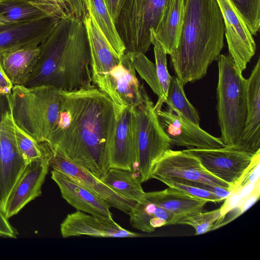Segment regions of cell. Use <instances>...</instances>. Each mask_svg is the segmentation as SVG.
Instances as JSON below:
<instances>
[{
    "label": "cell",
    "mask_w": 260,
    "mask_h": 260,
    "mask_svg": "<svg viewBox=\"0 0 260 260\" xmlns=\"http://www.w3.org/2000/svg\"><path fill=\"white\" fill-rule=\"evenodd\" d=\"M60 113L49 148L98 178L110 168L116 104L96 87L61 91Z\"/></svg>",
    "instance_id": "1"
},
{
    "label": "cell",
    "mask_w": 260,
    "mask_h": 260,
    "mask_svg": "<svg viewBox=\"0 0 260 260\" xmlns=\"http://www.w3.org/2000/svg\"><path fill=\"white\" fill-rule=\"evenodd\" d=\"M40 48L37 66L24 86H51L67 91L96 87L83 20L60 19Z\"/></svg>",
    "instance_id": "2"
},
{
    "label": "cell",
    "mask_w": 260,
    "mask_h": 260,
    "mask_svg": "<svg viewBox=\"0 0 260 260\" xmlns=\"http://www.w3.org/2000/svg\"><path fill=\"white\" fill-rule=\"evenodd\" d=\"M224 25L216 0H184V16L177 47L170 55L182 84L203 78L224 47Z\"/></svg>",
    "instance_id": "3"
},
{
    "label": "cell",
    "mask_w": 260,
    "mask_h": 260,
    "mask_svg": "<svg viewBox=\"0 0 260 260\" xmlns=\"http://www.w3.org/2000/svg\"><path fill=\"white\" fill-rule=\"evenodd\" d=\"M61 91L47 85H14L6 97L15 124L38 142L49 143L60 113Z\"/></svg>",
    "instance_id": "4"
},
{
    "label": "cell",
    "mask_w": 260,
    "mask_h": 260,
    "mask_svg": "<svg viewBox=\"0 0 260 260\" xmlns=\"http://www.w3.org/2000/svg\"><path fill=\"white\" fill-rule=\"evenodd\" d=\"M216 89L220 137L225 146H235L243 131L247 113V79L228 55L218 59Z\"/></svg>",
    "instance_id": "5"
},
{
    "label": "cell",
    "mask_w": 260,
    "mask_h": 260,
    "mask_svg": "<svg viewBox=\"0 0 260 260\" xmlns=\"http://www.w3.org/2000/svg\"><path fill=\"white\" fill-rule=\"evenodd\" d=\"M171 0H125L114 22L125 52L145 54L151 44V29L155 30Z\"/></svg>",
    "instance_id": "6"
},
{
    "label": "cell",
    "mask_w": 260,
    "mask_h": 260,
    "mask_svg": "<svg viewBox=\"0 0 260 260\" xmlns=\"http://www.w3.org/2000/svg\"><path fill=\"white\" fill-rule=\"evenodd\" d=\"M134 108L136 117V173L143 183L151 179L154 165L170 149L171 144L161 128L154 105L147 92L142 103Z\"/></svg>",
    "instance_id": "7"
},
{
    "label": "cell",
    "mask_w": 260,
    "mask_h": 260,
    "mask_svg": "<svg viewBox=\"0 0 260 260\" xmlns=\"http://www.w3.org/2000/svg\"><path fill=\"white\" fill-rule=\"evenodd\" d=\"M26 166L17 146L15 123L9 110L0 118V209L3 213L7 199Z\"/></svg>",
    "instance_id": "8"
},
{
    "label": "cell",
    "mask_w": 260,
    "mask_h": 260,
    "mask_svg": "<svg viewBox=\"0 0 260 260\" xmlns=\"http://www.w3.org/2000/svg\"><path fill=\"white\" fill-rule=\"evenodd\" d=\"M116 119L109 145L110 168L136 172V117L134 108L116 104Z\"/></svg>",
    "instance_id": "9"
},
{
    "label": "cell",
    "mask_w": 260,
    "mask_h": 260,
    "mask_svg": "<svg viewBox=\"0 0 260 260\" xmlns=\"http://www.w3.org/2000/svg\"><path fill=\"white\" fill-rule=\"evenodd\" d=\"M151 178L184 179L233 189L230 184L208 172L196 156L184 150L167 151L154 165Z\"/></svg>",
    "instance_id": "10"
},
{
    "label": "cell",
    "mask_w": 260,
    "mask_h": 260,
    "mask_svg": "<svg viewBox=\"0 0 260 260\" xmlns=\"http://www.w3.org/2000/svg\"><path fill=\"white\" fill-rule=\"evenodd\" d=\"M184 150L196 156L208 172L232 188L253 155L233 146L216 149L191 148Z\"/></svg>",
    "instance_id": "11"
},
{
    "label": "cell",
    "mask_w": 260,
    "mask_h": 260,
    "mask_svg": "<svg viewBox=\"0 0 260 260\" xmlns=\"http://www.w3.org/2000/svg\"><path fill=\"white\" fill-rule=\"evenodd\" d=\"M83 21L90 51L92 82L108 95L110 73L122 56L120 57L111 46L91 14L88 13Z\"/></svg>",
    "instance_id": "12"
},
{
    "label": "cell",
    "mask_w": 260,
    "mask_h": 260,
    "mask_svg": "<svg viewBox=\"0 0 260 260\" xmlns=\"http://www.w3.org/2000/svg\"><path fill=\"white\" fill-rule=\"evenodd\" d=\"M160 124L171 145L188 148L216 149L224 147L215 137L184 117L172 111L155 110Z\"/></svg>",
    "instance_id": "13"
},
{
    "label": "cell",
    "mask_w": 260,
    "mask_h": 260,
    "mask_svg": "<svg viewBox=\"0 0 260 260\" xmlns=\"http://www.w3.org/2000/svg\"><path fill=\"white\" fill-rule=\"evenodd\" d=\"M216 1L223 19L229 54L242 73L256 51L253 35L229 0Z\"/></svg>",
    "instance_id": "14"
},
{
    "label": "cell",
    "mask_w": 260,
    "mask_h": 260,
    "mask_svg": "<svg viewBox=\"0 0 260 260\" xmlns=\"http://www.w3.org/2000/svg\"><path fill=\"white\" fill-rule=\"evenodd\" d=\"M44 155L27 164L10 192L4 211L7 219L17 214L24 206L41 195V188L50 166L48 147Z\"/></svg>",
    "instance_id": "15"
},
{
    "label": "cell",
    "mask_w": 260,
    "mask_h": 260,
    "mask_svg": "<svg viewBox=\"0 0 260 260\" xmlns=\"http://www.w3.org/2000/svg\"><path fill=\"white\" fill-rule=\"evenodd\" d=\"M48 148L50 166L53 170L64 174L72 180L89 189L104 200L110 207L117 208L126 214L134 208L137 202L120 196L88 171L49 147Z\"/></svg>",
    "instance_id": "16"
},
{
    "label": "cell",
    "mask_w": 260,
    "mask_h": 260,
    "mask_svg": "<svg viewBox=\"0 0 260 260\" xmlns=\"http://www.w3.org/2000/svg\"><path fill=\"white\" fill-rule=\"evenodd\" d=\"M63 238L83 235L102 238H133L139 234L125 230L112 218L99 217L77 211L67 215L60 224Z\"/></svg>",
    "instance_id": "17"
},
{
    "label": "cell",
    "mask_w": 260,
    "mask_h": 260,
    "mask_svg": "<svg viewBox=\"0 0 260 260\" xmlns=\"http://www.w3.org/2000/svg\"><path fill=\"white\" fill-rule=\"evenodd\" d=\"M60 19L48 17L35 21L8 23L0 26V52L40 46Z\"/></svg>",
    "instance_id": "18"
},
{
    "label": "cell",
    "mask_w": 260,
    "mask_h": 260,
    "mask_svg": "<svg viewBox=\"0 0 260 260\" xmlns=\"http://www.w3.org/2000/svg\"><path fill=\"white\" fill-rule=\"evenodd\" d=\"M247 113L242 134L233 146L254 154L260 150V58L247 79Z\"/></svg>",
    "instance_id": "19"
},
{
    "label": "cell",
    "mask_w": 260,
    "mask_h": 260,
    "mask_svg": "<svg viewBox=\"0 0 260 260\" xmlns=\"http://www.w3.org/2000/svg\"><path fill=\"white\" fill-rule=\"evenodd\" d=\"M110 79L108 96L114 103L135 108L142 103L146 92L140 84L136 70L126 53L111 71Z\"/></svg>",
    "instance_id": "20"
},
{
    "label": "cell",
    "mask_w": 260,
    "mask_h": 260,
    "mask_svg": "<svg viewBox=\"0 0 260 260\" xmlns=\"http://www.w3.org/2000/svg\"><path fill=\"white\" fill-rule=\"evenodd\" d=\"M51 178L57 184L62 197L77 210L96 216L112 218L109 205L89 189L55 170L51 171Z\"/></svg>",
    "instance_id": "21"
},
{
    "label": "cell",
    "mask_w": 260,
    "mask_h": 260,
    "mask_svg": "<svg viewBox=\"0 0 260 260\" xmlns=\"http://www.w3.org/2000/svg\"><path fill=\"white\" fill-rule=\"evenodd\" d=\"M40 53V46L0 52V64L13 85L26 84L37 66Z\"/></svg>",
    "instance_id": "22"
},
{
    "label": "cell",
    "mask_w": 260,
    "mask_h": 260,
    "mask_svg": "<svg viewBox=\"0 0 260 260\" xmlns=\"http://www.w3.org/2000/svg\"><path fill=\"white\" fill-rule=\"evenodd\" d=\"M144 197L172 213L175 217L202 212L209 202L170 187L162 190L145 192Z\"/></svg>",
    "instance_id": "23"
},
{
    "label": "cell",
    "mask_w": 260,
    "mask_h": 260,
    "mask_svg": "<svg viewBox=\"0 0 260 260\" xmlns=\"http://www.w3.org/2000/svg\"><path fill=\"white\" fill-rule=\"evenodd\" d=\"M184 16V0H171L154 31L155 36L170 55L177 48Z\"/></svg>",
    "instance_id": "24"
},
{
    "label": "cell",
    "mask_w": 260,
    "mask_h": 260,
    "mask_svg": "<svg viewBox=\"0 0 260 260\" xmlns=\"http://www.w3.org/2000/svg\"><path fill=\"white\" fill-rule=\"evenodd\" d=\"M129 222L134 228L151 233L156 229L172 224L174 214L152 202L143 198L137 202L128 214Z\"/></svg>",
    "instance_id": "25"
},
{
    "label": "cell",
    "mask_w": 260,
    "mask_h": 260,
    "mask_svg": "<svg viewBox=\"0 0 260 260\" xmlns=\"http://www.w3.org/2000/svg\"><path fill=\"white\" fill-rule=\"evenodd\" d=\"M100 180L120 196L137 202L143 198L145 193L135 172L111 168Z\"/></svg>",
    "instance_id": "26"
},
{
    "label": "cell",
    "mask_w": 260,
    "mask_h": 260,
    "mask_svg": "<svg viewBox=\"0 0 260 260\" xmlns=\"http://www.w3.org/2000/svg\"><path fill=\"white\" fill-rule=\"evenodd\" d=\"M88 13L116 53L121 57L125 48L116 29L114 22L104 0H87Z\"/></svg>",
    "instance_id": "27"
},
{
    "label": "cell",
    "mask_w": 260,
    "mask_h": 260,
    "mask_svg": "<svg viewBox=\"0 0 260 260\" xmlns=\"http://www.w3.org/2000/svg\"><path fill=\"white\" fill-rule=\"evenodd\" d=\"M183 86L177 76H172L165 103L167 109L200 125L198 111L187 99Z\"/></svg>",
    "instance_id": "28"
},
{
    "label": "cell",
    "mask_w": 260,
    "mask_h": 260,
    "mask_svg": "<svg viewBox=\"0 0 260 260\" xmlns=\"http://www.w3.org/2000/svg\"><path fill=\"white\" fill-rule=\"evenodd\" d=\"M0 13L8 23L28 22L50 17L31 3L14 0H0Z\"/></svg>",
    "instance_id": "29"
},
{
    "label": "cell",
    "mask_w": 260,
    "mask_h": 260,
    "mask_svg": "<svg viewBox=\"0 0 260 260\" xmlns=\"http://www.w3.org/2000/svg\"><path fill=\"white\" fill-rule=\"evenodd\" d=\"M125 53L128 55L135 70L158 96V100L154 105L155 109H161L164 100L157 77L155 64L143 53L127 52Z\"/></svg>",
    "instance_id": "30"
},
{
    "label": "cell",
    "mask_w": 260,
    "mask_h": 260,
    "mask_svg": "<svg viewBox=\"0 0 260 260\" xmlns=\"http://www.w3.org/2000/svg\"><path fill=\"white\" fill-rule=\"evenodd\" d=\"M222 221L218 208L209 212H200L174 217L172 224L190 225L195 230L196 235H199L219 226Z\"/></svg>",
    "instance_id": "31"
},
{
    "label": "cell",
    "mask_w": 260,
    "mask_h": 260,
    "mask_svg": "<svg viewBox=\"0 0 260 260\" xmlns=\"http://www.w3.org/2000/svg\"><path fill=\"white\" fill-rule=\"evenodd\" d=\"M241 16L252 35L260 26V0H229Z\"/></svg>",
    "instance_id": "32"
},
{
    "label": "cell",
    "mask_w": 260,
    "mask_h": 260,
    "mask_svg": "<svg viewBox=\"0 0 260 260\" xmlns=\"http://www.w3.org/2000/svg\"><path fill=\"white\" fill-rule=\"evenodd\" d=\"M151 44L153 45L155 67L158 81L160 86L164 103L166 101L172 76L169 74L167 62V53L156 38L153 29H151Z\"/></svg>",
    "instance_id": "33"
},
{
    "label": "cell",
    "mask_w": 260,
    "mask_h": 260,
    "mask_svg": "<svg viewBox=\"0 0 260 260\" xmlns=\"http://www.w3.org/2000/svg\"><path fill=\"white\" fill-rule=\"evenodd\" d=\"M15 131L18 149L26 165L44 155L43 143L38 142L15 124Z\"/></svg>",
    "instance_id": "34"
},
{
    "label": "cell",
    "mask_w": 260,
    "mask_h": 260,
    "mask_svg": "<svg viewBox=\"0 0 260 260\" xmlns=\"http://www.w3.org/2000/svg\"><path fill=\"white\" fill-rule=\"evenodd\" d=\"M159 181L168 187L176 189L191 197L207 200L209 202L217 203L223 201L209 191L186 184L178 179H161Z\"/></svg>",
    "instance_id": "35"
},
{
    "label": "cell",
    "mask_w": 260,
    "mask_h": 260,
    "mask_svg": "<svg viewBox=\"0 0 260 260\" xmlns=\"http://www.w3.org/2000/svg\"><path fill=\"white\" fill-rule=\"evenodd\" d=\"M35 5L51 17L66 19L75 17L70 0H40Z\"/></svg>",
    "instance_id": "36"
},
{
    "label": "cell",
    "mask_w": 260,
    "mask_h": 260,
    "mask_svg": "<svg viewBox=\"0 0 260 260\" xmlns=\"http://www.w3.org/2000/svg\"><path fill=\"white\" fill-rule=\"evenodd\" d=\"M259 176L260 150L253 154L248 166L233 185V189H240L248 184L254 183L259 179Z\"/></svg>",
    "instance_id": "37"
},
{
    "label": "cell",
    "mask_w": 260,
    "mask_h": 260,
    "mask_svg": "<svg viewBox=\"0 0 260 260\" xmlns=\"http://www.w3.org/2000/svg\"><path fill=\"white\" fill-rule=\"evenodd\" d=\"M225 201L219 208L220 217L223 220L229 212L237 208L239 205L242 198L239 189H232L231 193L224 200Z\"/></svg>",
    "instance_id": "38"
},
{
    "label": "cell",
    "mask_w": 260,
    "mask_h": 260,
    "mask_svg": "<svg viewBox=\"0 0 260 260\" xmlns=\"http://www.w3.org/2000/svg\"><path fill=\"white\" fill-rule=\"evenodd\" d=\"M260 182L258 183L254 190L249 195L243 198L237 207L238 212L235 218L250 208L258 200L260 196Z\"/></svg>",
    "instance_id": "39"
},
{
    "label": "cell",
    "mask_w": 260,
    "mask_h": 260,
    "mask_svg": "<svg viewBox=\"0 0 260 260\" xmlns=\"http://www.w3.org/2000/svg\"><path fill=\"white\" fill-rule=\"evenodd\" d=\"M17 232L12 226L8 219L4 216L0 209V236L3 237L16 238Z\"/></svg>",
    "instance_id": "40"
},
{
    "label": "cell",
    "mask_w": 260,
    "mask_h": 260,
    "mask_svg": "<svg viewBox=\"0 0 260 260\" xmlns=\"http://www.w3.org/2000/svg\"><path fill=\"white\" fill-rule=\"evenodd\" d=\"M75 17L83 20L88 14L87 0H70Z\"/></svg>",
    "instance_id": "41"
},
{
    "label": "cell",
    "mask_w": 260,
    "mask_h": 260,
    "mask_svg": "<svg viewBox=\"0 0 260 260\" xmlns=\"http://www.w3.org/2000/svg\"><path fill=\"white\" fill-rule=\"evenodd\" d=\"M13 86L0 64V96L10 94Z\"/></svg>",
    "instance_id": "42"
},
{
    "label": "cell",
    "mask_w": 260,
    "mask_h": 260,
    "mask_svg": "<svg viewBox=\"0 0 260 260\" xmlns=\"http://www.w3.org/2000/svg\"><path fill=\"white\" fill-rule=\"evenodd\" d=\"M112 18L115 22L120 9L125 0H104Z\"/></svg>",
    "instance_id": "43"
},
{
    "label": "cell",
    "mask_w": 260,
    "mask_h": 260,
    "mask_svg": "<svg viewBox=\"0 0 260 260\" xmlns=\"http://www.w3.org/2000/svg\"><path fill=\"white\" fill-rule=\"evenodd\" d=\"M7 23H8V22L3 16V15L0 13V26Z\"/></svg>",
    "instance_id": "44"
},
{
    "label": "cell",
    "mask_w": 260,
    "mask_h": 260,
    "mask_svg": "<svg viewBox=\"0 0 260 260\" xmlns=\"http://www.w3.org/2000/svg\"><path fill=\"white\" fill-rule=\"evenodd\" d=\"M14 1H20V2H26V3H31L32 4H34V5H35L37 3H38L40 0H14Z\"/></svg>",
    "instance_id": "45"
}]
</instances>
